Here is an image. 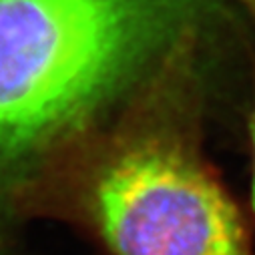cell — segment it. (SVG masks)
Returning a JSON list of instances; mask_svg holds the SVG:
<instances>
[{"mask_svg":"<svg viewBox=\"0 0 255 255\" xmlns=\"http://www.w3.org/2000/svg\"><path fill=\"white\" fill-rule=\"evenodd\" d=\"M239 2L249 10V14L255 18V0H239Z\"/></svg>","mask_w":255,"mask_h":255,"instance_id":"4","label":"cell"},{"mask_svg":"<svg viewBox=\"0 0 255 255\" xmlns=\"http://www.w3.org/2000/svg\"><path fill=\"white\" fill-rule=\"evenodd\" d=\"M101 139L81 209L113 255H249L243 223L197 145L181 65Z\"/></svg>","mask_w":255,"mask_h":255,"instance_id":"2","label":"cell"},{"mask_svg":"<svg viewBox=\"0 0 255 255\" xmlns=\"http://www.w3.org/2000/svg\"><path fill=\"white\" fill-rule=\"evenodd\" d=\"M251 147H253V203H255V111L251 119Z\"/></svg>","mask_w":255,"mask_h":255,"instance_id":"3","label":"cell"},{"mask_svg":"<svg viewBox=\"0 0 255 255\" xmlns=\"http://www.w3.org/2000/svg\"><path fill=\"white\" fill-rule=\"evenodd\" d=\"M191 0H0V175L87 123L165 48Z\"/></svg>","mask_w":255,"mask_h":255,"instance_id":"1","label":"cell"}]
</instances>
